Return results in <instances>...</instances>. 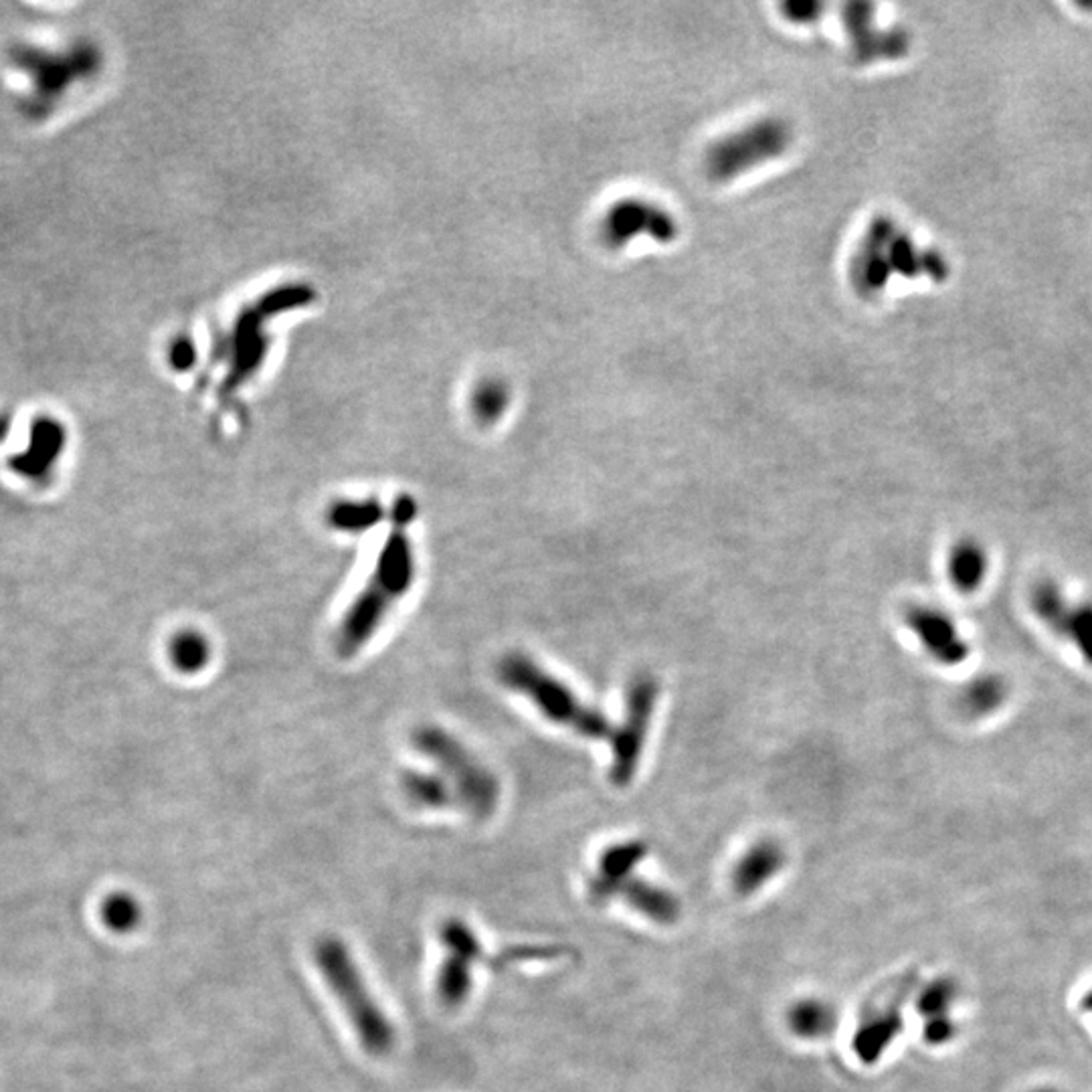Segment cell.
I'll list each match as a JSON object with an SVG mask.
<instances>
[{
    "mask_svg": "<svg viewBox=\"0 0 1092 1092\" xmlns=\"http://www.w3.org/2000/svg\"><path fill=\"white\" fill-rule=\"evenodd\" d=\"M1030 605L1056 636L1070 641L1092 666V601L1072 603L1062 586L1044 579L1032 589Z\"/></svg>",
    "mask_w": 1092,
    "mask_h": 1092,
    "instance_id": "9",
    "label": "cell"
},
{
    "mask_svg": "<svg viewBox=\"0 0 1092 1092\" xmlns=\"http://www.w3.org/2000/svg\"><path fill=\"white\" fill-rule=\"evenodd\" d=\"M660 684L650 674H640L627 688L626 719L617 731H613V786L626 787L636 777L640 767L643 743L650 731L653 708L658 702Z\"/></svg>",
    "mask_w": 1092,
    "mask_h": 1092,
    "instance_id": "7",
    "label": "cell"
},
{
    "mask_svg": "<svg viewBox=\"0 0 1092 1092\" xmlns=\"http://www.w3.org/2000/svg\"><path fill=\"white\" fill-rule=\"evenodd\" d=\"M314 960L324 981L345 1008L350 1024L359 1034L362 1048L373 1056L391 1053L395 1044V1030L369 994L347 945L338 937H322L314 946Z\"/></svg>",
    "mask_w": 1092,
    "mask_h": 1092,
    "instance_id": "4",
    "label": "cell"
},
{
    "mask_svg": "<svg viewBox=\"0 0 1092 1092\" xmlns=\"http://www.w3.org/2000/svg\"><path fill=\"white\" fill-rule=\"evenodd\" d=\"M791 142V130L781 120H760L719 140L707 154V171L715 181H731L748 169L779 156Z\"/></svg>",
    "mask_w": 1092,
    "mask_h": 1092,
    "instance_id": "6",
    "label": "cell"
},
{
    "mask_svg": "<svg viewBox=\"0 0 1092 1092\" xmlns=\"http://www.w3.org/2000/svg\"><path fill=\"white\" fill-rule=\"evenodd\" d=\"M786 867V852L772 839H760L751 846L734 864L731 872L733 891L739 896H751L757 893L763 884L777 876V872Z\"/></svg>",
    "mask_w": 1092,
    "mask_h": 1092,
    "instance_id": "13",
    "label": "cell"
},
{
    "mask_svg": "<svg viewBox=\"0 0 1092 1092\" xmlns=\"http://www.w3.org/2000/svg\"><path fill=\"white\" fill-rule=\"evenodd\" d=\"M648 856L646 841H624L615 844L601 853L600 874L597 879L591 880V894L595 901H609L613 898V891L617 884L624 880L631 879L634 868L640 864L641 860Z\"/></svg>",
    "mask_w": 1092,
    "mask_h": 1092,
    "instance_id": "14",
    "label": "cell"
},
{
    "mask_svg": "<svg viewBox=\"0 0 1092 1092\" xmlns=\"http://www.w3.org/2000/svg\"><path fill=\"white\" fill-rule=\"evenodd\" d=\"M67 448V427L54 415H37L28 427L27 448L9 457L11 472L23 480L45 481Z\"/></svg>",
    "mask_w": 1092,
    "mask_h": 1092,
    "instance_id": "10",
    "label": "cell"
},
{
    "mask_svg": "<svg viewBox=\"0 0 1092 1092\" xmlns=\"http://www.w3.org/2000/svg\"><path fill=\"white\" fill-rule=\"evenodd\" d=\"M615 896L626 898L627 905L636 908L643 917H648L653 922H660V925H672L679 917L678 898L660 886H653L646 880H624L621 884L615 886L613 898Z\"/></svg>",
    "mask_w": 1092,
    "mask_h": 1092,
    "instance_id": "15",
    "label": "cell"
},
{
    "mask_svg": "<svg viewBox=\"0 0 1092 1092\" xmlns=\"http://www.w3.org/2000/svg\"><path fill=\"white\" fill-rule=\"evenodd\" d=\"M507 409V391L502 386H481L474 399V411L481 423H493Z\"/></svg>",
    "mask_w": 1092,
    "mask_h": 1092,
    "instance_id": "26",
    "label": "cell"
},
{
    "mask_svg": "<svg viewBox=\"0 0 1092 1092\" xmlns=\"http://www.w3.org/2000/svg\"><path fill=\"white\" fill-rule=\"evenodd\" d=\"M415 514L417 504L411 496H400L391 508L393 528L376 557L373 574L336 629V652L342 658L362 652L385 624L391 609L411 591L417 560L407 526L414 522Z\"/></svg>",
    "mask_w": 1092,
    "mask_h": 1092,
    "instance_id": "1",
    "label": "cell"
},
{
    "mask_svg": "<svg viewBox=\"0 0 1092 1092\" xmlns=\"http://www.w3.org/2000/svg\"><path fill=\"white\" fill-rule=\"evenodd\" d=\"M955 1036V1026L951 1022V1018H934V1020H927L925 1024V1039L929 1044H945L949 1039Z\"/></svg>",
    "mask_w": 1092,
    "mask_h": 1092,
    "instance_id": "27",
    "label": "cell"
},
{
    "mask_svg": "<svg viewBox=\"0 0 1092 1092\" xmlns=\"http://www.w3.org/2000/svg\"><path fill=\"white\" fill-rule=\"evenodd\" d=\"M383 519H385V507L376 498L336 500L326 510V522L336 533H367Z\"/></svg>",
    "mask_w": 1092,
    "mask_h": 1092,
    "instance_id": "17",
    "label": "cell"
},
{
    "mask_svg": "<svg viewBox=\"0 0 1092 1092\" xmlns=\"http://www.w3.org/2000/svg\"><path fill=\"white\" fill-rule=\"evenodd\" d=\"M400 787L405 798L411 801L415 808L445 810L457 803L452 786L440 771H405L400 777Z\"/></svg>",
    "mask_w": 1092,
    "mask_h": 1092,
    "instance_id": "19",
    "label": "cell"
},
{
    "mask_svg": "<svg viewBox=\"0 0 1092 1092\" xmlns=\"http://www.w3.org/2000/svg\"><path fill=\"white\" fill-rule=\"evenodd\" d=\"M1010 684L1001 676L986 674L973 678L960 694V710L967 719H986L1006 705Z\"/></svg>",
    "mask_w": 1092,
    "mask_h": 1092,
    "instance_id": "18",
    "label": "cell"
},
{
    "mask_svg": "<svg viewBox=\"0 0 1092 1092\" xmlns=\"http://www.w3.org/2000/svg\"><path fill=\"white\" fill-rule=\"evenodd\" d=\"M946 573L951 579V585L960 593L972 595L975 591H979L989 573L986 546L977 543L975 538H961L949 553Z\"/></svg>",
    "mask_w": 1092,
    "mask_h": 1092,
    "instance_id": "16",
    "label": "cell"
},
{
    "mask_svg": "<svg viewBox=\"0 0 1092 1092\" xmlns=\"http://www.w3.org/2000/svg\"><path fill=\"white\" fill-rule=\"evenodd\" d=\"M11 429H13V415L0 414V443L11 435Z\"/></svg>",
    "mask_w": 1092,
    "mask_h": 1092,
    "instance_id": "28",
    "label": "cell"
},
{
    "mask_svg": "<svg viewBox=\"0 0 1092 1092\" xmlns=\"http://www.w3.org/2000/svg\"><path fill=\"white\" fill-rule=\"evenodd\" d=\"M1038 1092H1054V1091H1038Z\"/></svg>",
    "mask_w": 1092,
    "mask_h": 1092,
    "instance_id": "30",
    "label": "cell"
},
{
    "mask_svg": "<svg viewBox=\"0 0 1092 1092\" xmlns=\"http://www.w3.org/2000/svg\"><path fill=\"white\" fill-rule=\"evenodd\" d=\"M915 984L917 973H906L868 999L860 1026L853 1036V1053L864 1065H874L891 1046V1042L901 1034V1008Z\"/></svg>",
    "mask_w": 1092,
    "mask_h": 1092,
    "instance_id": "8",
    "label": "cell"
},
{
    "mask_svg": "<svg viewBox=\"0 0 1092 1092\" xmlns=\"http://www.w3.org/2000/svg\"><path fill=\"white\" fill-rule=\"evenodd\" d=\"M100 917L109 931L126 934V932L138 929V925L142 920V906L133 898L132 894H109L100 906Z\"/></svg>",
    "mask_w": 1092,
    "mask_h": 1092,
    "instance_id": "23",
    "label": "cell"
},
{
    "mask_svg": "<svg viewBox=\"0 0 1092 1092\" xmlns=\"http://www.w3.org/2000/svg\"><path fill=\"white\" fill-rule=\"evenodd\" d=\"M496 674L508 690L528 698L550 722L562 724L586 739L612 736V722L601 715V710L583 705L562 679L548 674L531 655L507 653L498 662Z\"/></svg>",
    "mask_w": 1092,
    "mask_h": 1092,
    "instance_id": "3",
    "label": "cell"
},
{
    "mask_svg": "<svg viewBox=\"0 0 1092 1092\" xmlns=\"http://www.w3.org/2000/svg\"><path fill=\"white\" fill-rule=\"evenodd\" d=\"M213 646L199 629H181L169 641V660L176 672L195 676L209 666Z\"/></svg>",
    "mask_w": 1092,
    "mask_h": 1092,
    "instance_id": "20",
    "label": "cell"
},
{
    "mask_svg": "<svg viewBox=\"0 0 1092 1092\" xmlns=\"http://www.w3.org/2000/svg\"><path fill=\"white\" fill-rule=\"evenodd\" d=\"M441 943L452 951V955L467 961L480 960L481 945L476 934L462 920H448L441 927Z\"/></svg>",
    "mask_w": 1092,
    "mask_h": 1092,
    "instance_id": "24",
    "label": "cell"
},
{
    "mask_svg": "<svg viewBox=\"0 0 1092 1092\" xmlns=\"http://www.w3.org/2000/svg\"><path fill=\"white\" fill-rule=\"evenodd\" d=\"M605 241L612 245H626L636 235H650L660 241L674 240L676 221L662 207H653L646 200H621L613 207L612 213L603 221Z\"/></svg>",
    "mask_w": 1092,
    "mask_h": 1092,
    "instance_id": "12",
    "label": "cell"
},
{
    "mask_svg": "<svg viewBox=\"0 0 1092 1092\" xmlns=\"http://www.w3.org/2000/svg\"><path fill=\"white\" fill-rule=\"evenodd\" d=\"M11 63L31 80V92L21 109L28 120H47L81 81L92 80L102 69L104 57L92 40L80 39L63 49H49L33 43H16L11 47Z\"/></svg>",
    "mask_w": 1092,
    "mask_h": 1092,
    "instance_id": "2",
    "label": "cell"
},
{
    "mask_svg": "<svg viewBox=\"0 0 1092 1092\" xmlns=\"http://www.w3.org/2000/svg\"><path fill=\"white\" fill-rule=\"evenodd\" d=\"M789 1027L798 1038H826L836 1027V1012L822 999H801L789 1010Z\"/></svg>",
    "mask_w": 1092,
    "mask_h": 1092,
    "instance_id": "21",
    "label": "cell"
},
{
    "mask_svg": "<svg viewBox=\"0 0 1092 1092\" xmlns=\"http://www.w3.org/2000/svg\"><path fill=\"white\" fill-rule=\"evenodd\" d=\"M415 748L438 765L469 815L486 820L500 801V781L462 741L438 724H421L411 734Z\"/></svg>",
    "mask_w": 1092,
    "mask_h": 1092,
    "instance_id": "5",
    "label": "cell"
},
{
    "mask_svg": "<svg viewBox=\"0 0 1092 1092\" xmlns=\"http://www.w3.org/2000/svg\"><path fill=\"white\" fill-rule=\"evenodd\" d=\"M905 621L922 650L941 666H960L969 658V643L961 636L960 627L949 613L931 605H910L905 612Z\"/></svg>",
    "mask_w": 1092,
    "mask_h": 1092,
    "instance_id": "11",
    "label": "cell"
},
{
    "mask_svg": "<svg viewBox=\"0 0 1092 1092\" xmlns=\"http://www.w3.org/2000/svg\"><path fill=\"white\" fill-rule=\"evenodd\" d=\"M957 998V986L951 979H937L925 987L919 998V1010L927 1020L946 1018L949 1008Z\"/></svg>",
    "mask_w": 1092,
    "mask_h": 1092,
    "instance_id": "25",
    "label": "cell"
},
{
    "mask_svg": "<svg viewBox=\"0 0 1092 1092\" xmlns=\"http://www.w3.org/2000/svg\"><path fill=\"white\" fill-rule=\"evenodd\" d=\"M1082 1008H1084V1010H1089V1012H1092V989L1089 994H1087V996H1084V999H1082Z\"/></svg>",
    "mask_w": 1092,
    "mask_h": 1092,
    "instance_id": "29",
    "label": "cell"
},
{
    "mask_svg": "<svg viewBox=\"0 0 1092 1092\" xmlns=\"http://www.w3.org/2000/svg\"><path fill=\"white\" fill-rule=\"evenodd\" d=\"M472 991V973L469 961L457 955H450L441 965L438 975V994L448 1008H457L466 1001Z\"/></svg>",
    "mask_w": 1092,
    "mask_h": 1092,
    "instance_id": "22",
    "label": "cell"
}]
</instances>
